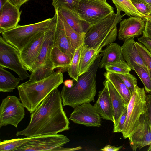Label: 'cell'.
I'll return each instance as SVG.
<instances>
[{
	"mask_svg": "<svg viewBox=\"0 0 151 151\" xmlns=\"http://www.w3.org/2000/svg\"><path fill=\"white\" fill-rule=\"evenodd\" d=\"M61 92L57 88L52 91L31 114L30 122L17 136L31 137L53 135L69 129V122L63 108Z\"/></svg>",
	"mask_w": 151,
	"mask_h": 151,
	"instance_id": "obj_1",
	"label": "cell"
},
{
	"mask_svg": "<svg viewBox=\"0 0 151 151\" xmlns=\"http://www.w3.org/2000/svg\"><path fill=\"white\" fill-rule=\"evenodd\" d=\"M100 53L88 71L80 76L76 82L70 88L65 85L61 92L63 106L72 108L86 103L95 101L96 93V76L102 57Z\"/></svg>",
	"mask_w": 151,
	"mask_h": 151,
	"instance_id": "obj_2",
	"label": "cell"
},
{
	"mask_svg": "<svg viewBox=\"0 0 151 151\" xmlns=\"http://www.w3.org/2000/svg\"><path fill=\"white\" fill-rule=\"evenodd\" d=\"M63 75L60 71L54 72L44 79L32 82L28 81L17 87L19 99L30 113L53 90L63 82Z\"/></svg>",
	"mask_w": 151,
	"mask_h": 151,
	"instance_id": "obj_3",
	"label": "cell"
},
{
	"mask_svg": "<svg viewBox=\"0 0 151 151\" xmlns=\"http://www.w3.org/2000/svg\"><path fill=\"white\" fill-rule=\"evenodd\" d=\"M120 12L112 14L100 22L91 25L85 35L84 43L101 53L102 48L116 40L117 35V25L124 15Z\"/></svg>",
	"mask_w": 151,
	"mask_h": 151,
	"instance_id": "obj_4",
	"label": "cell"
},
{
	"mask_svg": "<svg viewBox=\"0 0 151 151\" xmlns=\"http://www.w3.org/2000/svg\"><path fill=\"white\" fill-rule=\"evenodd\" d=\"M56 13L54 16L39 22L25 25H17L1 33L2 37L20 51L36 34L55 28L56 26Z\"/></svg>",
	"mask_w": 151,
	"mask_h": 151,
	"instance_id": "obj_5",
	"label": "cell"
},
{
	"mask_svg": "<svg viewBox=\"0 0 151 151\" xmlns=\"http://www.w3.org/2000/svg\"><path fill=\"white\" fill-rule=\"evenodd\" d=\"M146 92L137 85L127 105L126 118L121 132L123 137L128 138L137 126L141 115L146 109Z\"/></svg>",
	"mask_w": 151,
	"mask_h": 151,
	"instance_id": "obj_6",
	"label": "cell"
},
{
	"mask_svg": "<svg viewBox=\"0 0 151 151\" xmlns=\"http://www.w3.org/2000/svg\"><path fill=\"white\" fill-rule=\"evenodd\" d=\"M76 12L91 25L115 13L114 8L106 0H80Z\"/></svg>",
	"mask_w": 151,
	"mask_h": 151,
	"instance_id": "obj_7",
	"label": "cell"
},
{
	"mask_svg": "<svg viewBox=\"0 0 151 151\" xmlns=\"http://www.w3.org/2000/svg\"><path fill=\"white\" fill-rule=\"evenodd\" d=\"M0 66L15 72L21 80L29 77L30 75L21 60L20 51L0 36Z\"/></svg>",
	"mask_w": 151,
	"mask_h": 151,
	"instance_id": "obj_8",
	"label": "cell"
},
{
	"mask_svg": "<svg viewBox=\"0 0 151 151\" xmlns=\"http://www.w3.org/2000/svg\"><path fill=\"white\" fill-rule=\"evenodd\" d=\"M24 107L20 99L14 96L3 99L0 106V128L11 125L17 128L24 117Z\"/></svg>",
	"mask_w": 151,
	"mask_h": 151,
	"instance_id": "obj_9",
	"label": "cell"
},
{
	"mask_svg": "<svg viewBox=\"0 0 151 151\" xmlns=\"http://www.w3.org/2000/svg\"><path fill=\"white\" fill-rule=\"evenodd\" d=\"M70 141L63 134L41 135L29 137L15 151H54Z\"/></svg>",
	"mask_w": 151,
	"mask_h": 151,
	"instance_id": "obj_10",
	"label": "cell"
},
{
	"mask_svg": "<svg viewBox=\"0 0 151 151\" xmlns=\"http://www.w3.org/2000/svg\"><path fill=\"white\" fill-rule=\"evenodd\" d=\"M128 139L133 151L151 144V125L146 110L141 115L137 126Z\"/></svg>",
	"mask_w": 151,
	"mask_h": 151,
	"instance_id": "obj_11",
	"label": "cell"
},
{
	"mask_svg": "<svg viewBox=\"0 0 151 151\" xmlns=\"http://www.w3.org/2000/svg\"><path fill=\"white\" fill-rule=\"evenodd\" d=\"M101 118L94 106L88 103L75 107L69 119L75 123L99 127L101 125Z\"/></svg>",
	"mask_w": 151,
	"mask_h": 151,
	"instance_id": "obj_12",
	"label": "cell"
},
{
	"mask_svg": "<svg viewBox=\"0 0 151 151\" xmlns=\"http://www.w3.org/2000/svg\"><path fill=\"white\" fill-rule=\"evenodd\" d=\"M45 32H41L36 34L20 51L22 62L30 72L32 71V68L40 54Z\"/></svg>",
	"mask_w": 151,
	"mask_h": 151,
	"instance_id": "obj_13",
	"label": "cell"
},
{
	"mask_svg": "<svg viewBox=\"0 0 151 151\" xmlns=\"http://www.w3.org/2000/svg\"><path fill=\"white\" fill-rule=\"evenodd\" d=\"M145 19L141 17L130 16L120 22L118 39L124 41L142 34L145 26Z\"/></svg>",
	"mask_w": 151,
	"mask_h": 151,
	"instance_id": "obj_14",
	"label": "cell"
},
{
	"mask_svg": "<svg viewBox=\"0 0 151 151\" xmlns=\"http://www.w3.org/2000/svg\"><path fill=\"white\" fill-rule=\"evenodd\" d=\"M21 13L19 8L6 2L0 9V33L17 26Z\"/></svg>",
	"mask_w": 151,
	"mask_h": 151,
	"instance_id": "obj_15",
	"label": "cell"
},
{
	"mask_svg": "<svg viewBox=\"0 0 151 151\" xmlns=\"http://www.w3.org/2000/svg\"><path fill=\"white\" fill-rule=\"evenodd\" d=\"M134 38H129L124 41L121 46L122 54L124 59L129 66L134 70V67L139 65L143 68L151 77V73L145 64L135 45Z\"/></svg>",
	"mask_w": 151,
	"mask_h": 151,
	"instance_id": "obj_16",
	"label": "cell"
},
{
	"mask_svg": "<svg viewBox=\"0 0 151 151\" xmlns=\"http://www.w3.org/2000/svg\"><path fill=\"white\" fill-rule=\"evenodd\" d=\"M55 27L45 32L44 40L37 61L32 68V72L40 67L46 66L54 68L50 59L51 50L53 46Z\"/></svg>",
	"mask_w": 151,
	"mask_h": 151,
	"instance_id": "obj_17",
	"label": "cell"
},
{
	"mask_svg": "<svg viewBox=\"0 0 151 151\" xmlns=\"http://www.w3.org/2000/svg\"><path fill=\"white\" fill-rule=\"evenodd\" d=\"M56 24L54 32L53 46L57 47L63 52L66 53L71 60L76 50L71 46L66 35L63 24L59 17L57 10Z\"/></svg>",
	"mask_w": 151,
	"mask_h": 151,
	"instance_id": "obj_18",
	"label": "cell"
},
{
	"mask_svg": "<svg viewBox=\"0 0 151 151\" xmlns=\"http://www.w3.org/2000/svg\"><path fill=\"white\" fill-rule=\"evenodd\" d=\"M57 10L73 29L85 36L91 24L81 19L76 12L70 9L62 7Z\"/></svg>",
	"mask_w": 151,
	"mask_h": 151,
	"instance_id": "obj_19",
	"label": "cell"
},
{
	"mask_svg": "<svg viewBox=\"0 0 151 151\" xmlns=\"http://www.w3.org/2000/svg\"><path fill=\"white\" fill-rule=\"evenodd\" d=\"M104 86L103 89L99 92L98 99L94 106L101 118L113 122V106L107 88Z\"/></svg>",
	"mask_w": 151,
	"mask_h": 151,
	"instance_id": "obj_20",
	"label": "cell"
},
{
	"mask_svg": "<svg viewBox=\"0 0 151 151\" xmlns=\"http://www.w3.org/2000/svg\"><path fill=\"white\" fill-rule=\"evenodd\" d=\"M103 84L107 88L113 106L114 112L113 128L115 127L119 122L125 107L127 105L109 80L106 79Z\"/></svg>",
	"mask_w": 151,
	"mask_h": 151,
	"instance_id": "obj_21",
	"label": "cell"
},
{
	"mask_svg": "<svg viewBox=\"0 0 151 151\" xmlns=\"http://www.w3.org/2000/svg\"><path fill=\"white\" fill-rule=\"evenodd\" d=\"M101 53L102 56L99 64L100 69L104 68L106 65L115 62L124 60L121 46L116 42L107 46Z\"/></svg>",
	"mask_w": 151,
	"mask_h": 151,
	"instance_id": "obj_22",
	"label": "cell"
},
{
	"mask_svg": "<svg viewBox=\"0 0 151 151\" xmlns=\"http://www.w3.org/2000/svg\"><path fill=\"white\" fill-rule=\"evenodd\" d=\"M100 52L97 49L83 43L81 49L79 66V76L88 71Z\"/></svg>",
	"mask_w": 151,
	"mask_h": 151,
	"instance_id": "obj_23",
	"label": "cell"
},
{
	"mask_svg": "<svg viewBox=\"0 0 151 151\" xmlns=\"http://www.w3.org/2000/svg\"><path fill=\"white\" fill-rule=\"evenodd\" d=\"M106 79L109 80L128 105L131 97L130 91L121 79L115 74L108 71L104 73Z\"/></svg>",
	"mask_w": 151,
	"mask_h": 151,
	"instance_id": "obj_24",
	"label": "cell"
},
{
	"mask_svg": "<svg viewBox=\"0 0 151 151\" xmlns=\"http://www.w3.org/2000/svg\"><path fill=\"white\" fill-rule=\"evenodd\" d=\"M20 79L0 66V91L11 92L17 88Z\"/></svg>",
	"mask_w": 151,
	"mask_h": 151,
	"instance_id": "obj_25",
	"label": "cell"
},
{
	"mask_svg": "<svg viewBox=\"0 0 151 151\" xmlns=\"http://www.w3.org/2000/svg\"><path fill=\"white\" fill-rule=\"evenodd\" d=\"M50 59L55 69H67L70 65L72 60L66 53L57 47H53L50 53Z\"/></svg>",
	"mask_w": 151,
	"mask_h": 151,
	"instance_id": "obj_26",
	"label": "cell"
},
{
	"mask_svg": "<svg viewBox=\"0 0 151 151\" xmlns=\"http://www.w3.org/2000/svg\"><path fill=\"white\" fill-rule=\"evenodd\" d=\"M57 11L59 17L62 22L66 35L71 46L74 49H77L84 43L85 36L81 35L73 29Z\"/></svg>",
	"mask_w": 151,
	"mask_h": 151,
	"instance_id": "obj_27",
	"label": "cell"
},
{
	"mask_svg": "<svg viewBox=\"0 0 151 151\" xmlns=\"http://www.w3.org/2000/svg\"><path fill=\"white\" fill-rule=\"evenodd\" d=\"M117 11H122L124 14L129 16H136L144 18V17L136 8L131 0H111Z\"/></svg>",
	"mask_w": 151,
	"mask_h": 151,
	"instance_id": "obj_28",
	"label": "cell"
},
{
	"mask_svg": "<svg viewBox=\"0 0 151 151\" xmlns=\"http://www.w3.org/2000/svg\"><path fill=\"white\" fill-rule=\"evenodd\" d=\"M82 45L76 50L72 60L71 64L67 69L69 76L76 81H77L79 76V66Z\"/></svg>",
	"mask_w": 151,
	"mask_h": 151,
	"instance_id": "obj_29",
	"label": "cell"
},
{
	"mask_svg": "<svg viewBox=\"0 0 151 151\" xmlns=\"http://www.w3.org/2000/svg\"><path fill=\"white\" fill-rule=\"evenodd\" d=\"M107 71L116 74L130 73L131 69L124 60H119L110 64L104 67Z\"/></svg>",
	"mask_w": 151,
	"mask_h": 151,
	"instance_id": "obj_30",
	"label": "cell"
},
{
	"mask_svg": "<svg viewBox=\"0 0 151 151\" xmlns=\"http://www.w3.org/2000/svg\"><path fill=\"white\" fill-rule=\"evenodd\" d=\"M29 137L16 138L0 141V151H15L29 139Z\"/></svg>",
	"mask_w": 151,
	"mask_h": 151,
	"instance_id": "obj_31",
	"label": "cell"
},
{
	"mask_svg": "<svg viewBox=\"0 0 151 151\" xmlns=\"http://www.w3.org/2000/svg\"><path fill=\"white\" fill-rule=\"evenodd\" d=\"M142 81L146 92L151 94V77L147 71L142 67L137 65L134 70Z\"/></svg>",
	"mask_w": 151,
	"mask_h": 151,
	"instance_id": "obj_32",
	"label": "cell"
},
{
	"mask_svg": "<svg viewBox=\"0 0 151 151\" xmlns=\"http://www.w3.org/2000/svg\"><path fill=\"white\" fill-rule=\"evenodd\" d=\"M52 4L55 10L60 7H65L77 12L80 0H52Z\"/></svg>",
	"mask_w": 151,
	"mask_h": 151,
	"instance_id": "obj_33",
	"label": "cell"
},
{
	"mask_svg": "<svg viewBox=\"0 0 151 151\" xmlns=\"http://www.w3.org/2000/svg\"><path fill=\"white\" fill-rule=\"evenodd\" d=\"M119 76L129 89L132 94L134 91L137 85V79L130 73L125 74L115 73Z\"/></svg>",
	"mask_w": 151,
	"mask_h": 151,
	"instance_id": "obj_34",
	"label": "cell"
},
{
	"mask_svg": "<svg viewBox=\"0 0 151 151\" xmlns=\"http://www.w3.org/2000/svg\"><path fill=\"white\" fill-rule=\"evenodd\" d=\"M135 45L145 64L151 73V53L140 42H135Z\"/></svg>",
	"mask_w": 151,
	"mask_h": 151,
	"instance_id": "obj_35",
	"label": "cell"
},
{
	"mask_svg": "<svg viewBox=\"0 0 151 151\" xmlns=\"http://www.w3.org/2000/svg\"><path fill=\"white\" fill-rule=\"evenodd\" d=\"M137 10L145 17L151 15V6L142 0H131Z\"/></svg>",
	"mask_w": 151,
	"mask_h": 151,
	"instance_id": "obj_36",
	"label": "cell"
},
{
	"mask_svg": "<svg viewBox=\"0 0 151 151\" xmlns=\"http://www.w3.org/2000/svg\"><path fill=\"white\" fill-rule=\"evenodd\" d=\"M127 106H126L123 111L119 122L117 126L113 129V132H121L122 131L125 122L127 112Z\"/></svg>",
	"mask_w": 151,
	"mask_h": 151,
	"instance_id": "obj_37",
	"label": "cell"
},
{
	"mask_svg": "<svg viewBox=\"0 0 151 151\" xmlns=\"http://www.w3.org/2000/svg\"><path fill=\"white\" fill-rule=\"evenodd\" d=\"M146 111L151 125V94H146Z\"/></svg>",
	"mask_w": 151,
	"mask_h": 151,
	"instance_id": "obj_38",
	"label": "cell"
},
{
	"mask_svg": "<svg viewBox=\"0 0 151 151\" xmlns=\"http://www.w3.org/2000/svg\"><path fill=\"white\" fill-rule=\"evenodd\" d=\"M145 19V26L143 32L142 36L146 37L151 40V22Z\"/></svg>",
	"mask_w": 151,
	"mask_h": 151,
	"instance_id": "obj_39",
	"label": "cell"
},
{
	"mask_svg": "<svg viewBox=\"0 0 151 151\" xmlns=\"http://www.w3.org/2000/svg\"><path fill=\"white\" fill-rule=\"evenodd\" d=\"M138 41L142 43L151 53V40L146 37L142 36L138 38Z\"/></svg>",
	"mask_w": 151,
	"mask_h": 151,
	"instance_id": "obj_40",
	"label": "cell"
},
{
	"mask_svg": "<svg viewBox=\"0 0 151 151\" xmlns=\"http://www.w3.org/2000/svg\"><path fill=\"white\" fill-rule=\"evenodd\" d=\"M29 0H7V1L19 9L21 6Z\"/></svg>",
	"mask_w": 151,
	"mask_h": 151,
	"instance_id": "obj_41",
	"label": "cell"
},
{
	"mask_svg": "<svg viewBox=\"0 0 151 151\" xmlns=\"http://www.w3.org/2000/svg\"><path fill=\"white\" fill-rule=\"evenodd\" d=\"M122 147V146L119 147H115L114 146L108 145L105 146L100 150L103 151H117L121 149Z\"/></svg>",
	"mask_w": 151,
	"mask_h": 151,
	"instance_id": "obj_42",
	"label": "cell"
},
{
	"mask_svg": "<svg viewBox=\"0 0 151 151\" xmlns=\"http://www.w3.org/2000/svg\"><path fill=\"white\" fill-rule=\"evenodd\" d=\"M82 147L79 146L75 148H64L61 147L55 149L54 151H74L81 149Z\"/></svg>",
	"mask_w": 151,
	"mask_h": 151,
	"instance_id": "obj_43",
	"label": "cell"
},
{
	"mask_svg": "<svg viewBox=\"0 0 151 151\" xmlns=\"http://www.w3.org/2000/svg\"><path fill=\"white\" fill-rule=\"evenodd\" d=\"M73 80H67L65 81L64 82V85L68 88H70L73 85Z\"/></svg>",
	"mask_w": 151,
	"mask_h": 151,
	"instance_id": "obj_44",
	"label": "cell"
},
{
	"mask_svg": "<svg viewBox=\"0 0 151 151\" xmlns=\"http://www.w3.org/2000/svg\"><path fill=\"white\" fill-rule=\"evenodd\" d=\"M7 1V0H0V9L2 8L4 4Z\"/></svg>",
	"mask_w": 151,
	"mask_h": 151,
	"instance_id": "obj_45",
	"label": "cell"
},
{
	"mask_svg": "<svg viewBox=\"0 0 151 151\" xmlns=\"http://www.w3.org/2000/svg\"><path fill=\"white\" fill-rule=\"evenodd\" d=\"M151 6V0H142Z\"/></svg>",
	"mask_w": 151,
	"mask_h": 151,
	"instance_id": "obj_46",
	"label": "cell"
},
{
	"mask_svg": "<svg viewBox=\"0 0 151 151\" xmlns=\"http://www.w3.org/2000/svg\"><path fill=\"white\" fill-rule=\"evenodd\" d=\"M144 18L148 20H149L151 22V15H150L149 16L145 17Z\"/></svg>",
	"mask_w": 151,
	"mask_h": 151,
	"instance_id": "obj_47",
	"label": "cell"
},
{
	"mask_svg": "<svg viewBox=\"0 0 151 151\" xmlns=\"http://www.w3.org/2000/svg\"><path fill=\"white\" fill-rule=\"evenodd\" d=\"M147 151H151V144L150 145V146L147 150Z\"/></svg>",
	"mask_w": 151,
	"mask_h": 151,
	"instance_id": "obj_48",
	"label": "cell"
}]
</instances>
